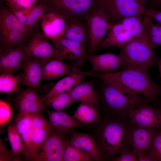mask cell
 <instances>
[{
  "instance_id": "cell-46",
  "label": "cell",
  "mask_w": 161,
  "mask_h": 161,
  "mask_svg": "<svg viewBox=\"0 0 161 161\" xmlns=\"http://www.w3.org/2000/svg\"><path fill=\"white\" fill-rule=\"evenodd\" d=\"M149 43L154 49L161 45V36H148Z\"/></svg>"
},
{
  "instance_id": "cell-17",
  "label": "cell",
  "mask_w": 161,
  "mask_h": 161,
  "mask_svg": "<svg viewBox=\"0 0 161 161\" xmlns=\"http://www.w3.org/2000/svg\"><path fill=\"white\" fill-rule=\"evenodd\" d=\"M71 66V71L66 77L58 81L52 87L48 93L41 98L42 102L46 98L52 96L72 89L86 77H92L95 73L92 72L81 70L80 69Z\"/></svg>"
},
{
  "instance_id": "cell-35",
  "label": "cell",
  "mask_w": 161,
  "mask_h": 161,
  "mask_svg": "<svg viewBox=\"0 0 161 161\" xmlns=\"http://www.w3.org/2000/svg\"><path fill=\"white\" fill-rule=\"evenodd\" d=\"M17 107L19 111L29 114L41 113L46 107L42 103H39L32 101L18 96Z\"/></svg>"
},
{
  "instance_id": "cell-13",
  "label": "cell",
  "mask_w": 161,
  "mask_h": 161,
  "mask_svg": "<svg viewBox=\"0 0 161 161\" xmlns=\"http://www.w3.org/2000/svg\"><path fill=\"white\" fill-rule=\"evenodd\" d=\"M128 117L133 125L157 129L161 126V109H154L144 103L132 110Z\"/></svg>"
},
{
  "instance_id": "cell-19",
  "label": "cell",
  "mask_w": 161,
  "mask_h": 161,
  "mask_svg": "<svg viewBox=\"0 0 161 161\" xmlns=\"http://www.w3.org/2000/svg\"><path fill=\"white\" fill-rule=\"evenodd\" d=\"M66 26L64 18L54 12H48L41 24V31L52 41L62 37Z\"/></svg>"
},
{
  "instance_id": "cell-28",
  "label": "cell",
  "mask_w": 161,
  "mask_h": 161,
  "mask_svg": "<svg viewBox=\"0 0 161 161\" xmlns=\"http://www.w3.org/2000/svg\"><path fill=\"white\" fill-rule=\"evenodd\" d=\"M7 131L11 148L10 152L16 161H20L21 156L24 154L25 151L21 137L14 122L8 125Z\"/></svg>"
},
{
  "instance_id": "cell-30",
  "label": "cell",
  "mask_w": 161,
  "mask_h": 161,
  "mask_svg": "<svg viewBox=\"0 0 161 161\" xmlns=\"http://www.w3.org/2000/svg\"><path fill=\"white\" fill-rule=\"evenodd\" d=\"M42 103L46 107L49 106L55 110H63L75 102L69 91L61 93L47 98Z\"/></svg>"
},
{
  "instance_id": "cell-42",
  "label": "cell",
  "mask_w": 161,
  "mask_h": 161,
  "mask_svg": "<svg viewBox=\"0 0 161 161\" xmlns=\"http://www.w3.org/2000/svg\"><path fill=\"white\" fill-rule=\"evenodd\" d=\"M0 161H16L14 157L12 155L4 146L1 139L0 143Z\"/></svg>"
},
{
  "instance_id": "cell-25",
  "label": "cell",
  "mask_w": 161,
  "mask_h": 161,
  "mask_svg": "<svg viewBox=\"0 0 161 161\" xmlns=\"http://www.w3.org/2000/svg\"><path fill=\"white\" fill-rule=\"evenodd\" d=\"M34 32L14 30L0 35V51L26 44Z\"/></svg>"
},
{
  "instance_id": "cell-31",
  "label": "cell",
  "mask_w": 161,
  "mask_h": 161,
  "mask_svg": "<svg viewBox=\"0 0 161 161\" xmlns=\"http://www.w3.org/2000/svg\"><path fill=\"white\" fill-rule=\"evenodd\" d=\"M22 74L14 75L13 74H4L0 76L1 93H9L18 90L22 82Z\"/></svg>"
},
{
  "instance_id": "cell-34",
  "label": "cell",
  "mask_w": 161,
  "mask_h": 161,
  "mask_svg": "<svg viewBox=\"0 0 161 161\" xmlns=\"http://www.w3.org/2000/svg\"><path fill=\"white\" fill-rule=\"evenodd\" d=\"M142 15L131 16L120 21L129 28L134 38L139 36L143 30L144 21Z\"/></svg>"
},
{
  "instance_id": "cell-12",
  "label": "cell",
  "mask_w": 161,
  "mask_h": 161,
  "mask_svg": "<svg viewBox=\"0 0 161 161\" xmlns=\"http://www.w3.org/2000/svg\"><path fill=\"white\" fill-rule=\"evenodd\" d=\"M87 60L92 66L93 72L110 73L118 71L126 67L121 55L111 53L89 55Z\"/></svg>"
},
{
  "instance_id": "cell-45",
  "label": "cell",
  "mask_w": 161,
  "mask_h": 161,
  "mask_svg": "<svg viewBox=\"0 0 161 161\" xmlns=\"http://www.w3.org/2000/svg\"><path fill=\"white\" fill-rule=\"evenodd\" d=\"M147 151V150H146ZM136 152L137 157L139 161H154L153 157L147 151Z\"/></svg>"
},
{
  "instance_id": "cell-15",
  "label": "cell",
  "mask_w": 161,
  "mask_h": 161,
  "mask_svg": "<svg viewBox=\"0 0 161 161\" xmlns=\"http://www.w3.org/2000/svg\"><path fill=\"white\" fill-rule=\"evenodd\" d=\"M47 62L37 58L28 57L23 68L22 85L38 90L44 66Z\"/></svg>"
},
{
  "instance_id": "cell-21",
  "label": "cell",
  "mask_w": 161,
  "mask_h": 161,
  "mask_svg": "<svg viewBox=\"0 0 161 161\" xmlns=\"http://www.w3.org/2000/svg\"><path fill=\"white\" fill-rule=\"evenodd\" d=\"M72 100L91 105L98 110L99 101L95 86L92 81H80L69 90Z\"/></svg>"
},
{
  "instance_id": "cell-48",
  "label": "cell",
  "mask_w": 161,
  "mask_h": 161,
  "mask_svg": "<svg viewBox=\"0 0 161 161\" xmlns=\"http://www.w3.org/2000/svg\"><path fill=\"white\" fill-rule=\"evenodd\" d=\"M139 2H140L142 4H143L144 5L145 4V0H137Z\"/></svg>"
},
{
  "instance_id": "cell-50",
  "label": "cell",
  "mask_w": 161,
  "mask_h": 161,
  "mask_svg": "<svg viewBox=\"0 0 161 161\" xmlns=\"http://www.w3.org/2000/svg\"><path fill=\"white\" fill-rule=\"evenodd\" d=\"M158 0V1H161V0Z\"/></svg>"
},
{
  "instance_id": "cell-3",
  "label": "cell",
  "mask_w": 161,
  "mask_h": 161,
  "mask_svg": "<svg viewBox=\"0 0 161 161\" xmlns=\"http://www.w3.org/2000/svg\"><path fill=\"white\" fill-rule=\"evenodd\" d=\"M99 101L98 110L107 115L128 117L130 113L144 103L139 94L102 81L95 86Z\"/></svg>"
},
{
  "instance_id": "cell-9",
  "label": "cell",
  "mask_w": 161,
  "mask_h": 161,
  "mask_svg": "<svg viewBox=\"0 0 161 161\" xmlns=\"http://www.w3.org/2000/svg\"><path fill=\"white\" fill-rule=\"evenodd\" d=\"M52 42L64 60L71 63L70 65L80 69L84 65L89 55L86 44L63 37Z\"/></svg>"
},
{
  "instance_id": "cell-10",
  "label": "cell",
  "mask_w": 161,
  "mask_h": 161,
  "mask_svg": "<svg viewBox=\"0 0 161 161\" xmlns=\"http://www.w3.org/2000/svg\"><path fill=\"white\" fill-rule=\"evenodd\" d=\"M67 134L52 131L32 161H63L65 148L69 140V137Z\"/></svg>"
},
{
  "instance_id": "cell-18",
  "label": "cell",
  "mask_w": 161,
  "mask_h": 161,
  "mask_svg": "<svg viewBox=\"0 0 161 161\" xmlns=\"http://www.w3.org/2000/svg\"><path fill=\"white\" fill-rule=\"evenodd\" d=\"M69 134L70 144L90 155L95 161H103V157L93 137L90 134L79 132L74 130Z\"/></svg>"
},
{
  "instance_id": "cell-8",
  "label": "cell",
  "mask_w": 161,
  "mask_h": 161,
  "mask_svg": "<svg viewBox=\"0 0 161 161\" xmlns=\"http://www.w3.org/2000/svg\"><path fill=\"white\" fill-rule=\"evenodd\" d=\"M24 50V55L27 57L37 58L47 62L52 60H64L40 29L33 33Z\"/></svg>"
},
{
  "instance_id": "cell-2",
  "label": "cell",
  "mask_w": 161,
  "mask_h": 161,
  "mask_svg": "<svg viewBox=\"0 0 161 161\" xmlns=\"http://www.w3.org/2000/svg\"><path fill=\"white\" fill-rule=\"evenodd\" d=\"M92 77L143 95L153 102H156L161 94V87L151 80L148 71L141 69L126 66L114 72L95 73Z\"/></svg>"
},
{
  "instance_id": "cell-20",
  "label": "cell",
  "mask_w": 161,
  "mask_h": 161,
  "mask_svg": "<svg viewBox=\"0 0 161 161\" xmlns=\"http://www.w3.org/2000/svg\"><path fill=\"white\" fill-rule=\"evenodd\" d=\"M156 129L134 125L130 126L129 133L130 144L136 152L147 150L157 132Z\"/></svg>"
},
{
  "instance_id": "cell-32",
  "label": "cell",
  "mask_w": 161,
  "mask_h": 161,
  "mask_svg": "<svg viewBox=\"0 0 161 161\" xmlns=\"http://www.w3.org/2000/svg\"><path fill=\"white\" fill-rule=\"evenodd\" d=\"M63 161H95L88 154L71 145L69 140L64 151Z\"/></svg>"
},
{
  "instance_id": "cell-40",
  "label": "cell",
  "mask_w": 161,
  "mask_h": 161,
  "mask_svg": "<svg viewBox=\"0 0 161 161\" xmlns=\"http://www.w3.org/2000/svg\"><path fill=\"white\" fill-rule=\"evenodd\" d=\"M119 156H117L113 161H137L136 151L133 149L129 150L128 148L125 149L120 153Z\"/></svg>"
},
{
  "instance_id": "cell-39",
  "label": "cell",
  "mask_w": 161,
  "mask_h": 161,
  "mask_svg": "<svg viewBox=\"0 0 161 161\" xmlns=\"http://www.w3.org/2000/svg\"><path fill=\"white\" fill-rule=\"evenodd\" d=\"M31 117V124L32 130L39 129L50 124L41 113L30 114Z\"/></svg>"
},
{
  "instance_id": "cell-51",
  "label": "cell",
  "mask_w": 161,
  "mask_h": 161,
  "mask_svg": "<svg viewBox=\"0 0 161 161\" xmlns=\"http://www.w3.org/2000/svg\"></svg>"
},
{
  "instance_id": "cell-33",
  "label": "cell",
  "mask_w": 161,
  "mask_h": 161,
  "mask_svg": "<svg viewBox=\"0 0 161 161\" xmlns=\"http://www.w3.org/2000/svg\"><path fill=\"white\" fill-rule=\"evenodd\" d=\"M47 12L43 7L38 4L32 8L27 16V26L33 31L40 29L41 22Z\"/></svg>"
},
{
  "instance_id": "cell-7",
  "label": "cell",
  "mask_w": 161,
  "mask_h": 161,
  "mask_svg": "<svg viewBox=\"0 0 161 161\" xmlns=\"http://www.w3.org/2000/svg\"><path fill=\"white\" fill-rule=\"evenodd\" d=\"M98 7L103 9L114 24L122 19L144 15L145 6L137 0H97Z\"/></svg>"
},
{
  "instance_id": "cell-22",
  "label": "cell",
  "mask_w": 161,
  "mask_h": 161,
  "mask_svg": "<svg viewBox=\"0 0 161 161\" xmlns=\"http://www.w3.org/2000/svg\"><path fill=\"white\" fill-rule=\"evenodd\" d=\"M14 122L16 125L23 143L25 151L24 156L26 160H29L32 132L30 114L19 111L15 119Z\"/></svg>"
},
{
  "instance_id": "cell-29",
  "label": "cell",
  "mask_w": 161,
  "mask_h": 161,
  "mask_svg": "<svg viewBox=\"0 0 161 161\" xmlns=\"http://www.w3.org/2000/svg\"><path fill=\"white\" fill-rule=\"evenodd\" d=\"M52 132V128L50 124L39 129L32 130L29 160L32 161L39 153L43 143Z\"/></svg>"
},
{
  "instance_id": "cell-44",
  "label": "cell",
  "mask_w": 161,
  "mask_h": 161,
  "mask_svg": "<svg viewBox=\"0 0 161 161\" xmlns=\"http://www.w3.org/2000/svg\"><path fill=\"white\" fill-rule=\"evenodd\" d=\"M148 31L150 36H161V24H155L152 22L149 26Z\"/></svg>"
},
{
  "instance_id": "cell-23",
  "label": "cell",
  "mask_w": 161,
  "mask_h": 161,
  "mask_svg": "<svg viewBox=\"0 0 161 161\" xmlns=\"http://www.w3.org/2000/svg\"><path fill=\"white\" fill-rule=\"evenodd\" d=\"M62 37L86 44L88 43L89 35L86 21L74 19L66 26Z\"/></svg>"
},
{
  "instance_id": "cell-26",
  "label": "cell",
  "mask_w": 161,
  "mask_h": 161,
  "mask_svg": "<svg viewBox=\"0 0 161 161\" xmlns=\"http://www.w3.org/2000/svg\"><path fill=\"white\" fill-rule=\"evenodd\" d=\"M63 61L52 60L47 62L44 66L42 79L52 80L69 74L71 71V66Z\"/></svg>"
},
{
  "instance_id": "cell-41",
  "label": "cell",
  "mask_w": 161,
  "mask_h": 161,
  "mask_svg": "<svg viewBox=\"0 0 161 161\" xmlns=\"http://www.w3.org/2000/svg\"><path fill=\"white\" fill-rule=\"evenodd\" d=\"M36 90L30 87H28L23 91L18 96L20 97L32 101L39 103H42L41 98L39 97Z\"/></svg>"
},
{
  "instance_id": "cell-14",
  "label": "cell",
  "mask_w": 161,
  "mask_h": 161,
  "mask_svg": "<svg viewBox=\"0 0 161 161\" xmlns=\"http://www.w3.org/2000/svg\"><path fill=\"white\" fill-rule=\"evenodd\" d=\"M25 45L0 51V74H13L23 69L28 57L24 55Z\"/></svg>"
},
{
  "instance_id": "cell-11",
  "label": "cell",
  "mask_w": 161,
  "mask_h": 161,
  "mask_svg": "<svg viewBox=\"0 0 161 161\" xmlns=\"http://www.w3.org/2000/svg\"><path fill=\"white\" fill-rule=\"evenodd\" d=\"M52 131L67 134L77 129H91L92 124L81 122L63 110H46Z\"/></svg>"
},
{
  "instance_id": "cell-5",
  "label": "cell",
  "mask_w": 161,
  "mask_h": 161,
  "mask_svg": "<svg viewBox=\"0 0 161 161\" xmlns=\"http://www.w3.org/2000/svg\"><path fill=\"white\" fill-rule=\"evenodd\" d=\"M38 4L48 12H54L65 19L66 25L71 21H86L98 6L97 0H39Z\"/></svg>"
},
{
  "instance_id": "cell-47",
  "label": "cell",
  "mask_w": 161,
  "mask_h": 161,
  "mask_svg": "<svg viewBox=\"0 0 161 161\" xmlns=\"http://www.w3.org/2000/svg\"><path fill=\"white\" fill-rule=\"evenodd\" d=\"M157 66L159 71V78L161 79V59L159 60Z\"/></svg>"
},
{
  "instance_id": "cell-24",
  "label": "cell",
  "mask_w": 161,
  "mask_h": 161,
  "mask_svg": "<svg viewBox=\"0 0 161 161\" xmlns=\"http://www.w3.org/2000/svg\"><path fill=\"white\" fill-rule=\"evenodd\" d=\"M18 30L27 32H34L20 22L14 14L9 9L3 7L0 8V35L9 32Z\"/></svg>"
},
{
  "instance_id": "cell-43",
  "label": "cell",
  "mask_w": 161,
  "mask_h": 161,
  "mask_svg": "<svg viewBox=\"0 0 161 161\" xmlns=\"http://www.w3.org/2000/svg\"><path fill=\"white\" fill-rule=\"evenodd\" d=\"M144 15L150 17L157 23L161 24V10L146 9Z\"/></svg>"
},
{
  "instance_id": "cell-37",
  "label": "cell",
  "mask_w": 161,
  "mask_h": 161,
  "mask_svg": "<svg viewBox=\"0 0 161 161\" xmlns=\"http://www.w3.org/2000/svg\"><path fill=\"white\" fill-rule=\"evenodd\" d=\"M147 150L154 161H161V131H157Z\"/></svg>"
},
{
  "instance_id": "cell-16",
  "label": "cell",
  "mask_w": 161,
  "mask_h": 161,
  "mask_svg": "<svg viewBox=\"0 0 161 161\" xmlns=\"http://www.w3.org/2000/svg\"><path fill=\"white\" fill-rule=\"evenodd\" d=\"M133 39L130 30L119 21L113 25L97 51L111 47L121 48Z\"/></svg>"
},
{
  "instance_id": "cell-6",
  "label": "cell",
  "mask_w": 161,
  "mask_h": 161,
  "mask_svg": "<svg viewBox=\"0 0 161 161\" xmlns=\"http://www.w3.org/2000/svg\"><path fill=\"white\" fill-rule=\"evenodd\" d=\"M86 21L89 55L97 51L98 46L114 24L106 12L98 7L90 14Z\"/></svg>"
},
{
  "instance_id": "cell-27",
  "label": "cell",
  "mask_w": 161,
  "mask_h": 161,
  "mask_svg": "<svg viewBox=\"0 0 161 161\" xmlns=\"http://www.w3.org/2000/svg\"><path fill=\"white\" fill-rule=\"evenodd\" d=\"M72 116L81 122L92 124L98 120L100 115L98 110L93 106L81 102Z\"/></svg>"
},
{
  "instance_id": "cell-4",
  "label": "cell",
  "mask_w": 161,
  "mask_h": 161,
  "mask_svg": "<svg viewBox=\"0 0 161 161\" xmlns=\"http://www.w3.org/2000/svg\"><path fill=\"white\" fill-rule=\"evenodd\" d=\"M144 27L139 36L120 48V54L123 57L126 67L148 71L151 67L157 66L160 59L149 43L148 31L146 27Z\"/></svg>"
},
{
  "instance_id": "cell-36",
  "label": "cell",
  "mask_w": 161,
  "mask_h": 161,
  "mask_svg": "<svg viewBox=\"0 0 161 161\" xmlns=\"http://www.w3.org/2000/svg\"><path fill=\"white\" fill-rule=\"evenodd\" d=\"M39 0H6L9 9L11 12L16 10L30 11L36 5Z\"/></svg>"
},
{
  "instance_id": "cell-38",
  "label": "cell",
  "mask_w": 161,
  "mask_h": 161,
  "mask_svg": "<svg viewBox=\"0 0 161 161\" xmlns=\"http://www.w3.org/2000/svg\"><path fill=\"white\" fill-rule=\"evenodd\" d=\"M13 111L10 105L7 102L3 100L0 101V125L4 126L11 120Z\"/></svg>"
},
{
  "instance_id": "cell-1",
  "label": "cell",
  "mask_w": 161,
  "mask_h": 161,
  "mask_svg": "<svg viewBox=\"0 0 161 161\" xmlns=\"http://www.w3.org/2000/svg\"><path fill=\"white\" fill-rule=\"evenodd\" d=\"M130 126L118 116H101L92 124L93 136L104 160L112 161L117 155L130 145Z\"/></svg>"
},
{
  "instance_id": "cell-49",
  "label": "cell",
  "mask_w": 161,
  "mask_h": 161,
  "mask_svg": "<svg viewBox=\"0 0 161 161\" xmlns=\"http://www.w3.org/2000/svg\"><path fill=\"white\" fill-rule=\"evenodd\" d=\"M6 0H0L1 1H5Z\"/></svg>"
}]
</instances>
